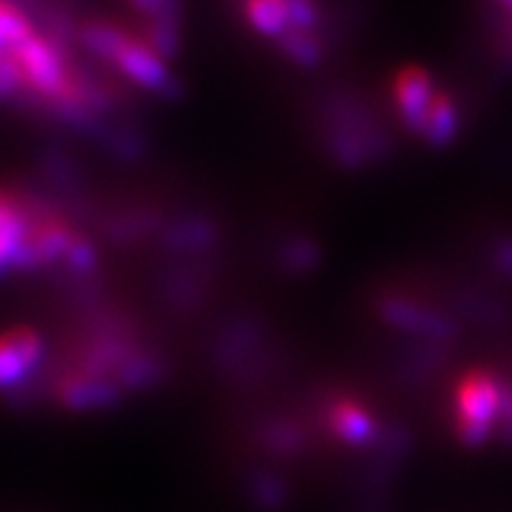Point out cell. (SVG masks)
<instances>
[{"label":"cell","mask_w":512,"mask_h":512,"mask_svg":"<svg viewBox=\"0 0 512 512\" xmlns=\"http://www.w3.org/2000/svg\"><path fill=\"white\" fill-rule=\"evenodd\" d=\"M41 342L38 335L29 328H12L0 335V387L19 382L34 366Z\"/></svg>","instance_id":"2"},{"label":"cell","mask_w":512,"mask_h":512,"mask_svg":"<svg viewBox=\"0 0 512 512\" xmlns=\"http://www.w3.org/2000/svg\"><path fill=\"white\" fill-rule=\"evenodd\" d=\"M434 98H437V95L432 93L430 76L420 72V69H408V72H403L399 79H396V100H399V110L415 128H420Z\"/></svg>","instance_id":"3"},{"label":"cell","mask_w":512,"mask_h":512,"mask_svg":"<svg viewBox=\"0 0 512 512\" xmlns=\"http://www.w3.org/2000/svg\"><path fill=\"white\" fill-rule=\"evenodd\" d=\"M247 17L261 34L280 36L292 27L290 0H247Z\"/></svg>","instance_id":"4"},{"label":"cell","mask_w":512,"mask_h":512,"mask_svg":"<svg viewBox=\"0 0 512 512\" xmlns=\"http://www.w3.org/2000/svg\"><path fill=\"white\" fill-rule=\"evenodd\" d=\"M498 408H501V392L491 375L472 373L458 384L456 413L458 432L470 444L482 441L491 430Z\"/></svg>","instance_id":"1"},{"label":"cell","mask_w":512,"mask_h":512,"mask_svg":"<svg viewBox=\"0 0 512 512\" xmlns=\"http://www.w3.org/2000/svg\"><path fill=\"white\" fill-rule=\"evenodd\" d=\"M133 3L145 12H159L166 5V0H133Z\"/></svg>","instance_id":"5"}]
</instances>
